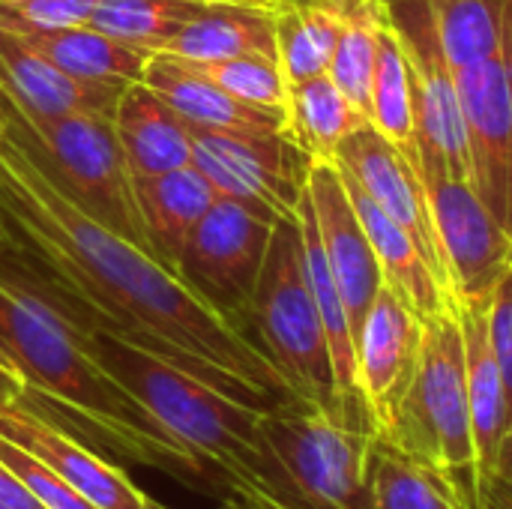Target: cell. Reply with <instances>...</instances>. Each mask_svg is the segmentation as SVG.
I'll return each mask as SVG.
<instances>
[{
    "mask_svg": "<svg viewBox=\"0 0 512 509\" xmlns=\"http://www.w3.org/2000/svg\"><path fill=\"white\" fill-rule=\"evenodd\" d=\"M453 72L489 60L504 39L512 0H429Z\"/></svg>",
    "mask_w": 512,
    "mask_h": 509,
    "instance_id": "30",
    "label": "cell"
},
{
    "mask_svg": "<svg viewBox=\"0 0 512 509\" xmlns=\"http://www.w3.org/2000/svg\"><path fill=\"white\" fill-rule=\"evenodd\" d=\"M0 348L24 381V402L57 423L75 426L126 462L162 471L186 486L210 483V465L171 435L87 351L81 327L30 270L0 255Z\"/></svg>",
    "mask_w": 512,
    "mask_h": 509,
    "instance_id": "2",
    "label": "cell"
},
{
    "mask_svg": "<svg viewBox=\"0 0 512 509\" xmlns=\"http://www.w3.org/2000/svg\"><path fill=\"white\" fill-rule=\"evenodd\" d=\"M111 123L132 177H156L192 165L189 123L144 81L123 87Z\"/></svg>",
    "mask_w": 512,
    "mask_h": 509,
    "instance_id": "20",
    "label": "cell"
},
{
    "mask_svg": "<svg viewBox=\"0 0 512 509\" xmlns=\"http://www.w3.org/2000/svg\"><path fill=\"white\" fill-rule=\"evenodd\" d=\"M0 219L15 240L12 252L72 318H90L246 405L300 402L240 324L153 252L78 210L6 132Z\"/></svg>",
    "mask_w": 512,
    "mask_h": 509,
    "instance_id": "1",
    "label": "cell"
},
{
    "mask_svg": "<svg viewBox=\"0 0 512 509\" xmlns=\"http://www.w3.org/2000/svg\"><path fill=\"white\" fill-rule=\"evenodd\" d=\"M6 30L18 33L30 48H36L45 60H51L66 75L84 81H117V84L141 81V72L150 57L147 51L117 42L90 24L63 27V30H39V27H6Z\"/></svg>",
    "mask_w": 512,
    "mask_h": 509,
    "instance_id": "24",
    "label": "cell"
},
{
    "mask_svg": "<svg viewBox=\"0 0 512 509\" xmlns=\"http://www.w3.org/2000/svg\"><path fill=\"white\" fill-rule=\"evenodd\" d=\"M246 330L300 402L375 426L369 408H354L339 396L327 333L303 267L297 216L273 222L264 267L249 300Z\"/></svg>",
    "mask_w": 512,
    "mask_h": 509,
    "instance_id": "5",
    "label": "cell"
},
{
    "mask_svg": "<svg viewBox=\"0 0 512 509\" xmlns=\"http://www.w3.org/2000/svg\"><path fill=\"white\" fill-rule=\"evenodd\" d=\"M207 3H258V6H270L273 0H207Z\"/></svg>",
    "mask_w": 512,
    "mask_h": 509,
    "instance_id": "42",
    "label": "cell"
},
{
    "mask_svg": "<svg viewBox=\"0 0 512 509\" xmlns=\"http://www.w3.org/2000/svg\"><path fill=\"white\" fill-rule=\"evenodd\" d=\"M384 12L411 69L417 111V165H441L453 177L471 180L459 78L444 54L432 3L384 0Z\"/></svg>",
    "mask_w": 512,
    "mask_h": 509,
    "instance_id": "8",
    "label": "cell"
},
{
    "mask_svg": "<svg viewBox=\"0 0 512 509\" xmlns=\"http://www.w3.org/2000/svg\"><path fill=\"white\" fill-rule=\"evenodd\" d=\"M420 339L423 321L396 294V288L384 282L357 333V387L372 411L378 432L387 429L411 384Z\"/></svg>",
    "mask_w": 512,
    "mask_h": 509,
    "instance_id": "16",
    "label": "cell"
},
{
    "mask_svg": "<svg viewBox=\"0 0 512 509\" xmlns=\"http://www.w3.org/2000/svg\"><path fill=\"white\" fill-rule=\"evenodd\" d=\"M339 168V165H336ZM342 183L348 189V198L360 216V225L378 255L384 282L390 288H396V294L417 312V318H432L444 309H453V297L447 291V285L441 282V276L429 267V261L423 258V252L417 249L414 237L396 222L390 219L363 189L354 177H348L342 168Z\"/></svg>",
    "mask_w": 512,
    "mask_h": 509,
    "instance_id": "21",
    "label": "cell"
},
{
    "mask_svg": "<svg viewBox=\"0 0 512 509\" xmlns=\"http://www.w3.org/2000/svg\"><path fill=\"white\" fill-rule=\"evenodd\" d=\"M150 509H168V507H162L159 501H150Z\"/></svg>",
    "mask_w": 512,
    "mask_h": 509,
    "instance_id": "45",
    "label": "cell"
},
{
    "mask_svg": "<svg viewBox=\"0 0 512 509\" xmlns=\"http://www.w3.org/2000/svg\"><path fill=\"white\" fill-rule=\"evenodd\" d=\"M378 435L453 486L468 507H474L477 456L465 381V345L456 306L423 318L417 369L393 420Z\"/></svg>",
    "mask_w": 512,
    "mask_h": 509,
    "instance_id": "6",
    "label": "cell"
},
{
    "mask_svg": "<svg viewBox=\"0 0 512 509\" xmlns=\"http://www.w3.org/2000/svg\"><path fill=\"white\" fill-rule=\"evenodd\" d=\"M159 54L183 60L276 57L273 9L258 3H207Z\"/></svg>",
    "mask_w": 512,
    "mask_h": 509,
    "instance_id": "23",
    "label": "cell"
},
{
    "mask_svg": "<svg viewBox=\"0 0 512 509\" xmlns=\"http://www.w3.org/2000/svg\"><path fill=\"white\" fill-rule=\"evenodd\" d=\"M21 396H24V381L6 366H0V402H15Z\"/></svg>",
    "mask_w": 512,
    "mask_h": 509,
    "instance_id": "40",
    "label": "cell"
},
{
    "mask_svg": "<svg viewBox=\"0 0 512 509\" xmlns=\"http://www.w3.org/2000/svg\"><path fill=\"white\" fill-rule=\"evenodd\" d=\"M6 135L45 171V177L90 219L150 249L135 198V177L108 114L36 117L0 96Z\"/></svg>",
    "mask_w": 512,
    "mask_h": 509,
    "instance_id": "7",
    "label": "cell"
},
{
    "mask_svg": "<svg viewBox=\"0 0 512 509\" xmlns=\"http://www.w3.org/2000/svg\"><path fill=\"white\" fill-rule=\"evenodd\" d=\"M0 509H45L39 498L0 462Z\"/></svg>",
    "mask_w": 512,
    "mask_h": 509,
    "instance_id": "38",
    "label": "cell"
},
{
    "mask_svg": "<svg viewBox=\"0 0 512 509\" xmlns=\"http://www.w3.org/2000/svg\"><path fill=\"white\" fill-rule=\"evenodd\" d=\"M288 138L309 156L333 162L339 144L360 126L366 114L339 90V84L324 72L297 84H288Z\"/></svg>",
    "mask_w": 512,
    "mask_h": 509,
    "instance_id": "25",
    "label": "cell"
},
{
    "mask_svg": "<svg viewBox=\"0 0 512 509\" xmlns=\"http://www.w3.org/2000/svg\"><path fill=\"white\" fill-rule=\"evenodd\" d=\"M306 192L315 210L321 246L330 264V273L342 291L351 330H354V348L357 333L366 321V312L372 309L378 291L384 288V273L378 264V255L360 225V216L348 198V189L342 183V174L336 162L312 159L306 174Z\"/></svg>",
    "mask_w": 512,
    "mask_h": 509,
    "instance_id": "15",
    "label": "cell"
},
{
    "mask_svg": "<svg viewBox=\"0 0 512 509\" xmlns=\"http://www.w3.org/2000/svg\"><path fill=\"white\" fill-rule=\"evenodd\" d=\"M273 222L276 219L219 195L198 219L177 264L180 279L243 330Z\"/></svg>",
    "mask_w": 512,
    "mask_h": 509,
    "instance_id": "9",
    "label": "cell"
},
{
    "mask_svg": "<svg viewBox=\"0 0 512 509\" xmlns=\"http://www.w3.org/2000/svg\"><path fill=\"white\" fill-rule=\"evenodd\" d=\"M276 57L288 84L324 75L342 33V21L315 0H273Z\"/></svg>",
    "mask_w": 512,
    "mask_h": 509,
    "instance_id": "26",
    "label": "cell"
},
{
    "mask_svg": "<svg viewBox=\"0 0 512 509\" xmlns=\"http://www.w3.org/2000/svg\"><path fill=\"white\" fill-rule=\"evenodd\" d=\"M192 165L216 195L240 201L267 219L297 216L309 156L288 135H231L192 129Z\"/></svg>",
    "mask_w": 512,
    "mask_h": 509,
    "instance_id": "11",
    "label": "cell"
},
{
    "mask_svg": "<svg viewBox=\"0 0 512 509\" xmlns=\"http://www.w3.org/2000/svg\"><path fill=\"white\" fill-rule=\"evenodd\" d=\"M0 438L39 459L99 509H150L153 498L141 492L123 468L111 465L63 423L36 411L24 399L0 402Z\"/></svg>",
    "mask_w": 512,
    "mask_h": 509,
    "instance_id": "13",
    "label": "cell"
},
{
    "mask_svg": "<svg viewBox=\"0 0 512 509\" xmlns=\"http://www.w3.org/2000/svg\"><path fill=\"white\" fill-rule=\"evenodd\" d=\"M99 0H0V24L63 30L90 24Z\"/></svg>",
    "mask_w": 512,
    "mask_h": 509,
    "instance_id": "34",
    "label": "cell"
},
{
    "mask_svg": "<svg viewBox=\"0 0 512 509\" xmlns=\"http://www.w3.org/2000/svg\"><path fill=\"white\" fill-rule=\"evenodd\" d=\"M495 480H501L504 486H510L512 489V420H510V429H507V438H504V444H501V456H498Z\"/></svg>",
    "mask_w": 512,
    "mask_h": 509,
    "instance_id": "41",
    "label": "cell"
},
{
    "mask_svg": "<svg viewBox=\"0 0 512 509\" xmlns=\"http://www.w3.org/2000/svg\"><path fill=\"white\" fill-rule=\"evenodd\" d=\"M486 324H489V342H492L495 360L501 366V378H504L512 408V264L498 279V285L489 297Z\"/></svg>",
    "mask_w": 512,
    "mask_h": 509,
    "instance_id": "35",
    "label": "cell"
},
{
    "mask_svg": "<svg viewBox=\"0 0 512 509\" xmlns=\"http://www.w3.org/2000/svg\"><path fill=\"white\" fill-rule=\"evenodd\" d=\"M0 462L15 477H21V483L39 498V504L45 509H99L81 492H75L66 480H60L51 468H45L39 459H33L30 453H24L6 438H0Z\"/></svg>",
    "mask_w": 512,
    "mask_h": 509,
    "instance_id": "33",
    "label": "cell"
},
{
    "mask_svg": "<svg viewBox=\"0 0 512 509\" xmlns=\"http://www.w3.org/2000/svg\"><path fill=\"white\" fill-rule=\"evenodd\" d=\"M441 240L453 303L489 306L498 279L512 264V234L492 216L471 180L441 165H417Z\"/></svg>",
    "mask_w": 512,
    "mask_h": 509,
    "instance_id": "10",
    "label": "cell"
},
{
    "mask_svg": "<svg viewBox=\"0 0 512 509\" xmlns=\"http://www.w3.org/2000/svg\"><path fill=\"white\" fill-rule=\"evenodd\" d=\"M141 81L153 87L192 129L231 135H288L285 114L261 111L234 99L192 63L174 54H150Z\"/></svg>",
    "mask_w": 512,
    "mask_h": 509,
    "instance_id": "18",
    "label": "cell"
},
{
    "mask_svg": "<svg viewBox=\"0 0 512 509\" xmlns=\"http://www.w3.org/2000/svg\"><path fill=\"white\" fill-rule=\"evenodd\" d=\"M126 84L117 81H84L66 75L18 33L0 27V96L18 111L36 117L63 114H108L114 117L117 99Z\"/></svg>",
    "mask_w": 512,
    "mask_h": 509,
    "instance_id": "17",
    "label": "cell"
},
{
    "mask_svg": "<svg viewBox=\"0 0 512 509\" xmlns=\"http://www.w3.org/2000/svg\"><path fill=\"white\" fill-rule=\"evenodd\" d=\"M3 132H6V120H3V111H0V138H3Z\"/></svg>",
    "mask_w": 512,
    "mask_h": 509,
    "instance_id": "44",
    "label": "cell"
},
{
    "mask_svg": "<svg viewBox=\"0 0 512 509\" xmlns=\"http://www.w3.org/2000/svg\"><path fill=\"white\" fill-rule=\"evenodd\" d=\"M372 509H468V501L417 465L387 438L375 435L369 456Z\"/></svg>",
    "mask_w": 512,
    "mask_h": 509,
    "instance_id": "27",
    "label": "cell"
},
{
    "mask_svg": "<svg viewBox=\"0 0 512 509\" xmlns=\"http://www.w3.org/2000/svg\"><path fill=\"white\" fill-rule=\"evenodd\" d=\"M207 0H99L90 27L138 51L159 54Z\"/></svg>",
    "mask_w": 512,
    "mask_h": 509,
    "instance_id": "29",
    "label": "cell"
},
{
    "mask_svg": "<svg viewBox=\"0 0 512 509\" xmlns=\"http://www.w3.org/2000/svg\"><path fill=\"white\" fill-rule=\"evenodd\" d=\"M216 489L222 492L219 509H306L279 498L273 489H267L258 477H252L246 471L225 477Z\"/></svg>",
    "mask_w": 512,
    "mask_h": 509,
    "instance_id": "36",
    "label": "cell"
},
{
    "mask_svg": "<svg viewBox=\"0 0 512 509\" xmlns=\"http://www.w3.org/2000/svg\"><path fill=\"white\" fill-rule=\"evenodd\" d=\"M135 198L153 255L177 273L189 234L219 198L216 189L195 165H186L156 177H135Z\"/></svg>",
    "mask_w": 512,
    "mask_h": 509,
    "instance_id": "22",
    "label": "cell"
},
{
    "mask_svg": "<svg viewBox=\"0 0 512 509\" xmlns=\"http://www.w3.org/2000/svg\"><path fill=\"white\" fill-rule=\"evenodd\" d=\"M333 162L360 183V189L390 216L396 219L417 243L429 267L441 276V282L450 291L447 264L441 252V240L435 231L429 195L423 186V177L417 171V162L408 159L399 147H393L381 132L372 129V123L354 129L336 150ZM453 297V294H450Z\"/></svg>",
    "mask_w": 512,
    "mask_h": 509,
    "instance_id": "14",
    "label": "cell"
},
{
    "mask_svg": "<svg viewBox=\"0 0 512 509\" xmlns=\"http://www.w3.org/2000/svg\"><path fill=\"white\" fill-rule=\"evenodd\" d=\"M0 231H9V228H6V225H3V219H0Z\"/></svg>",
    "mask_w": 512,
    "mask_h": 509,
    "instance_id": "46",
    "label": "cell"
},
{
    "mask_svg": "<svg viewBox=\"0 0 512 509\" xmlns=\"http://www.w3.org/2000/svg\"><path fill=\"white\" fill-rule=\"evenodd\" d=\"M183 60V57H180ZM213 84H219L234 99L285 114L288 111V78L282 66L270 57H228V60H186Z\"/></svg>",
    "mask_w": 512,
    "mask_h": 509,
    "instance_id": "31",
    "label": "cell"
},
{
    "mask_svg": "<svg viewBox=\"0 0 512 509\" xmlns=\"http://www.w3.org/2000/svg\"><path fill=\"white\" fill-rule=\"evenodd\" d=\"M369 123L393 147L417 162V111H414V84L405 51L393 36L390 24L378 39V63L372 78V105Z\"/></svg>",
    "mask_w": 512,
    "mask_h": 509,
    "instance_id": "28",
    "label": "cell"
},
{
    "mask_svg": "<svg viewBox=\"0 0 512 509\" xmlns=\"http://www.w3.org/2000/svg\"><path fill=\"white\" fill-rule=\"evenodd\" d=\"M87 351L114 375L171 435L201 456L216 486L246 471L255 459L258 423L267 408L246 405L183 366L99 327L90 318H75Z\"/></svg>",
    "mask_w": 512,
    "mask_h": 509,
    "instance_id": "3",
    "label": "cell"
},
{
    "mask_svg": "<svg viewBox=\"0 0 512 509\" xmlns=\"http://www.w3.org/2000/svg\"><path fill=\"white\" fill-rule=\"evenodd\" d=\"M453 306L459 315L462 345H465V381H468V408H471V432H474V456H477V498H480L495 480L501 444L510 429L512 408L501 378V366L489 342L486 306L477 303H453Z\"/></svg>",
    "mask_w": 512,
    "mask_h": 509,
    "instance_id": "19",
    "label": "cell"
},
{
    "mask_svg": "<svg viewBox=\"0 0 512 509\" xmlns=\"http://www.w3.org/2000/svg\"><path fill=\"white\" fill-rule=\"evenodd\" d=\"M468 509H512V489L501 480H492V486L477 498V504Z\"/></svg>",
    "mask_w": 512,
    "mask_h": 509,
    "instance_id": "39",
    "label": "cell"
},
{
    "mask_svg": "<svg viewBox=\"0 0 512 509\" xmlns=\"http://www.w3.org/2000/svg\"><path fill=\"white\" fill-rule=\"evenodd\" d=\"M0 366H6V369H9V372H15V366H12V363H9V357H6V354H3V348H0ZM15 375H18V372H15ZM18 378H21V375H18Z\"/></svg>",
    "mask_w": 512,
    "mask_h": 509,
    "instance_id": "43",
    "label": "cell"
},
{
    "mask_svg": "<svg viewBox=\"0 0 512 509\" xmlns=\"http://www.w3.org/2000/svg\"><path fill=\"white\" fill-rule=\"evenodd\" d=\"M318 6H324L327 12H333L342 24H354V21H387L384 12V0H315Z\"/></svg>",
    "mask_w": 512,
    "mask_h": 509,
    "instance_id": "37",
    "label": "cell"
},
{
    "mask_svg": "<svg viewBox=\"0 0 512 509\" xmlns=\"http://www.w3.org/2000/svg\"><path fill=\"white\" fill-rule=\"evenodd\" d=\"M375 435L378 429L369 423L285 402L261 414L246 474L306 509H372L369 456Z\"/></svg>",
    "mask_w": 512,
    "mask_h": 509,
    "instance_id": "4",
    "label": "cell"
},
{
    "mask_svg": "<svg viewBox=\"0 0 512 509\" xmlns=\"http://www.w3.org/2000/svg\"><path fill=\"white\" fill-rule=\"evenodd\" d=\"M387 21H354L342 24V33L336 39V51L330 57L327 75L339 84V90L366 114L369 120V105H372V78H375V63H378V39Z\"/></svg>",
    "mask_w": 512,
    "mask_h": 509,
    "instance_id": "32",
    "label": "cell"
},
{
    "mask_svg": "<svg viewBox=\"0 0 512 509\" xmlns=\"http://www.w3.org/2000/svg\"><path fill=\"white\" fill-rule=\"evenodd\" d=\"M456 78L468 129L471 183L512 234V3L501 48Z\"/></svg>",
    "mask_w": 512,
    "mask_h": 509,
    "instance_id": "12",
    "label": "cell"
}]
</instances>
